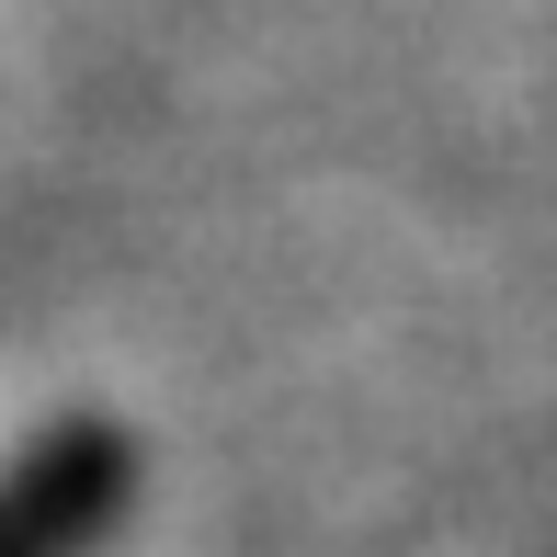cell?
Listing matches in <instances>:
<instances>
[{
  "mask_svg": "<svg viewBox=\"0 0 557 557\" xmlns=\"http://www.w3.org/2000/svg\"><path fill=\"white\" fill-rule=\"evenodd\" d=\"M137 500V444L114 421H46L0 467V557H91Z\"/></svg>",
  "mask_w": 557,
  "mask_h": 557,
  "instance_id": "obj_1",
  "label": "cell"
}]
</instances>
